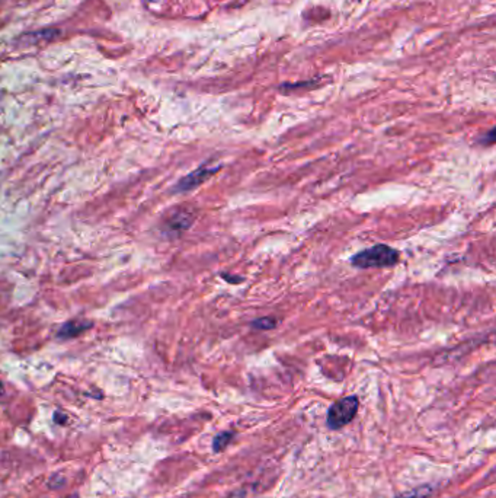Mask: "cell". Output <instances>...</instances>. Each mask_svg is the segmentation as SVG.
Masks as SVG:
<instances>
[{
    "instance_id": "cell-1",
    "label": "cell",
    "mask_w": 496,
    "mask_h": 498,
    "mask_svg": "<svg viewBox=\"0 0 496 498\" xmlns=\"http://www.w3.org/2000/svg\"><path fill=\"white\" fill-rule=\"evenodd\" d=\"M401 254L396 251L394 248L389 245H374L371 248L364 249V251L355 254L351 258L352 267L355 269H385L392 267V265L398 264Z\"/></svg>"
},
{
    "instance_id": "cell-2",
    "label": "cell",
    "mask_w": 496,
    "mask_h": 498,
    "mask_svg": "<svg viewBox=\"0 0 496 498\" xmlns=\"http://www.w3.org/2000/svg\"><path fill=\"white\" fill-rule=\"evenodd\" d=\"M358 407H359V400L355 395L345 396L342 400L336 401L327 409V417H326L327 427L330 430H341L342 427L348 425L355 418Z\"/></svg>"
},
{
    "instance_id": "cell-3",
    "label": "cell",
    "mask_w": 496,
    "mask_h": 498,
    "mask_svg": "<svg viewBox=\"0 0 496 498\" xmlns=\"http://www.w3.org/2000/svg\"><path fill=\"white\" fill-rule=\"evenodd\" d=\"M220 169H222V166H207V165H204V166H201V168H198L196 171H194L189 175L182 178L176 184L175 191L176 193H187V191H191V190H194L196 187H200L203 182H206L214 174H217Z\"/></svg>"
},
{
    "instance_id": "cell-4",
    "label": "cell",
    "mask_w": 496,
    "mask_h": 498,
    "mask_svg": "<svg viewBox=\"0 0 496 498\" xmlns=\"http://www.w3.org/2000/svg\"><path fill=\"white\" fill-rule=\"evenodd\" d=\"M194 222V216L188 210H176L164 222V230L171 235H179L180 232L187 230Z\"/></svg>"
},
{
    "instance_id": "cell-5",
    "label": "cell",
    "mask_w": 496,
    "mask_h": 498,
    "mask_svg": "<svg viewBox=\"0 0 496 498\" xmlns=\"http://www.w3.org/2000/svg\"><path fill=\"white\" fill-rule=\"evenodd\" d=\"M92 324L86 322V321H69L65 322L60 329H59V337L63 340H69V338H75L77 335H80L82 332H85L88 328H91Z\"/></svg>"
},
{
    "instance_id": "cell-6",
    "label": "cell",
    "mask_w": 496,
    "mask_h": 498,
    "mask_svg": "<svg viewBox=\"0 0 496 498\" xmlns=\"http://www.w3.org/2000/svg\"><path fill=\"white\" fill-rule=\"evenodd\" d=\"M233 437H235V433H231V431H222V433H219L212 440L214 453H220L222 451H224L227 444L233 440Z\"/></svg>"
},
{
    "instance_id": "cell-7",
    "label": "cell",
    "mask_w": 496,
    "mask_h": 498,
    "mask_svg": "<svg viewBox=\"0 0 496 498\" xmlns=\"http://www.w3.org/2000/svg\"><path fill=\"white\" fill-rule=\"evenodd\" d=\"M433 492H434V487L424 485V487L412 490L409 492H405V494L396 497V498H428V497L433 495Z\"/></svg>"
},
{
    "instance_id": "cell-8",
    "label": "cell",
    "mask_w": 496,
    "mask_h": 498,
    "mask_svg": "<svg viewBox=\"0 0 496 498\" xmlns=\"http://www.w3.org/2000/svg\"><path fill=\"white\" fill-rule=\"evenodd\" d=\"M277 321L274 318H258L256 321L252 322V328L258 329V331H268V329H274L277 326Z\"/></svg>"
},
{
    "instance_id": "cell-9",
    "label": "cell",
    "mask_w": 496,
    "mask_h": 498,
    "mask_svg": "<svg viewBox=\"0 0 496 498\" xmlns=\"http://www.w3.org/2000/svg\"><path fill=\"white\" fill-rule=\"evenodd\" d=\"M223 278L231 285H238V283H240V281H243L242 277H231V276H224V274H223Z\"/></svg>"
},
{
    "instance_id": "cell-10",
    "label": "cell",
    "mask_w": 496,
    "mask_h": 498,
    "mask_svg": "<svg viewBox=\"0 0 496 498\" xmlns=\"http://www.w3.org/2000/svg\"><path fill=\"white\" fill-rule=\"evenodd\" d=\"M0 395H3V385L0 384Z\"/></svg>"
},
{
    "instance_id": "cell-11",
    "label": "cell",
    "mask_w": 496,
    "mask_h": 498,
    "mask_svg": "<svg viewBox=\"0 0 496 498\" xmlns=\"http://www.w3.org/2000/svg\"><path fill=\"white\" fill-rule=\"evenodd\" d=\"M65 498H79L77 495H69V497H65Z\"/></svg>"
}]
</instances>
